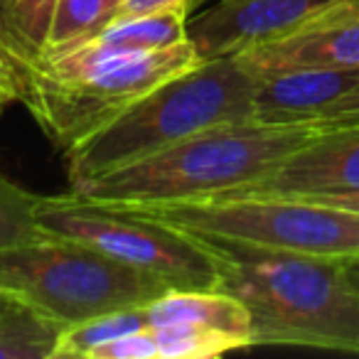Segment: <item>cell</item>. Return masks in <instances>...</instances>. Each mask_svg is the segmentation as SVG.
Listing matches in <instances>:
<instances>
[{"label": "cell", "instance_id": "6da1fadb", "mask_svg": "<svg viewBox=\"0 0 359 359\" xmlns=\"http://www.w3.org/2000/svg\"><path fill=\"white\" fill-rule=\"evenodd\" d=\"M332 130L323 121L259 123L234 121L205 128L148 158L69 187L67 195L91 205L138 207L195 202L261 180L290 153Z\"/></svg>", "mask_w": 359, "mask_h": 359}, {"label": "cell", "instance_id": "7a4b0ae2", "mask_svg": "<svg viewBox=\"0 0 359 359\" xmlns=\"http://www.w3.org/2000/svg\"><path fill=\"white\" fill-rule=\"evenodd\" d=\"M207 241L222 259L219 288L251 313V347L288 344L359 354V290L347 280L344 261Z\"/></svg>", "mask_w": 359, "mask_h": 359}, {"label": "cell", "instance_id": "3957f363", "mask_svg": "<svg viewBox=\"0 0 359 359\" xmlns=\"http://www.w3.org/2000/svg\"><path fill=\"white\" fill-rule=\"evenodd\" d=\"M18 101L67 153L165 79L200 65L190 40L155 52H89L72 47L52 57H6Z\"/></svg>", "mask_w": 359, "mask_h": 359}, {"label": "cell", "instance_id": "277c9868", "mask_svg": "<svg viewBox=\"0 0 359 359\" xmlns=\"http://www.w3.org/2000/svg\"><path fill=\"white\" fill-rule=\"evenodd\" d=\"M251 96L254 76L234 57L205 60L170 76L67 150L69 187L212 126L251 121Z\"/></svg>", "mask_w": 359, "mask_h": 359}, {"label": "cell", "instance_id": "5b68a950", "mask_svg": "<svg viewBox=\"0 0 359 359\" xmlns=\"http://www.w3.org/2000/svg\"><path fill=\"white\" fill-rule=\"evenodd\" d=\"M165 290V280L65 236L37 234L0 246V293L32 305L62 327L148 305Z\"/></svg>", "mask_w": 359, "mask_h": 359}, {"label": "cell", "instance_id": "8992f818", "mask_svg": "<svg viewBox=\"0 0 359 359\" xmlns=\"http://www.w3.org/2000/svg\"><path fill=\"white\" fill-rule=\"evenodd\" d=\"M123 210L140 212L205 239L241 241L261 249L339 261L359 256V215L303 195L207 197Z\"/></svg>", "mask_w": 359, "mask_h": 359}, {"label": "cell", "instance_id": "52a82bcc", "mask_svg": "<svg viewBox=\"0 0 359 359\" xmlns=\"http://www.w3.org/2000/svg\"><path fill=\"white\" fill-rule=\"evenodd\" d=\"M35 224L40 234L89 244L170 288H219L222 259L210 241L140 212L91 205L72 195L40 197Z\"/></svg>", "mask_w": 359, "mask_h": 359}, {"label": "cell", "instance_id": "ba28073f", "mask_svg": "<svg viewBox=\"0 0 359 359\" xmlns=\"http://www.w3.org/2000/svg\"><path fill=\"white\" fill-rule=\"evenodd\" d=\"M347 0H212L187 22V37L200 60L231 57L295 30Z\"/></svg>", "mask_w": 359, "mask_h": 359}, {"label": "cell", "instance_id": "9c48e42d", "mask_svg": "<svg viewBox=\"0 0 359 359\" xmlns=\"http://www.w3.org/2000/svg\"><path fill=\"white\" fill-rule=\"evenodd\" d=\"M251 76L293 69H359V0H347L295 30L231 55Z\"/></svg>", "mask_w": 359, "mask_h": 359}, {"label": "cell", "instance_id": "30bf717a", "mask_svg": "<svg viewBox=\"0 0 359 359\" xmlns=\"http://www.w3.org/2000/svg\"><path fill=\"white\" fill-rule=\"evenodd\" d=\"M359 187V126L332 128L290 153L261 180L217 197L303 195Z\"/></svg>", "mask_w": 359, "mask_h": 359}, {"label": "cell", "instance_id": "8fae6325", "mask_svg": "<svg viewBox=\"0 0 359 359\" xmlns=\"http://www.w3.org/2000/svg\"><path fill=\"white\" fill-rule=\"evenodd\" d=\"M357 81L359 69H293L254 76L251 121L271 126L308 123Z\"/></svg>", "mask_w": 359, "mask_h": 359}, {"label": "cell", "instance_id": "7c38bea8", "mask_svg": "<svg viewBox=\"0 0 359 359\" xmlns=\"http://www.w3.org/2000/svg\"><path fill=\"white\" fill-rule=\"evenodd\" d=\"M150 325H195L241 337L251 347V313L222 288H170L145 305Z\"/></svg>", "mask_w": 359, "mask_h": 359}, {"label": "cell", "instance_id": "4fadbf2b", "mask_svg": "<svg viewBox=\"0 0 359 359\" xmlns=\"http://www.w3.org/2000/svg\"><path fill=\"white\" fill-rule=\"evenodd\" d=\"M187 37V13L163 11L111 18L94 37L76 47L89 52H155L180 45Z\"/></svg>", "mask_w": 359, "mask_h": 359}, {"label": "cell", "instance_id": "5bb4252c", "mask_svg": "<svg viewBox=\"0 0 359 359\" xmlns=\"http://www.w3.org/2000/svg\"><path fill=\"white\" fill-rule=\"evenodd\" d=\"M60 332V323L13 300L0 313V359H52Z\"/></svg>", "mask_w": 359, "mask_h": 359}, {"label": "cell", "instance_id": "9a60e30c", "mask_svg": "<svg viewBox=\"0 0 359 359\" xmlns=\"http://www.w3.org/2000/svg\"><path fill=\"white\" fill-rule=\"evenodd\" d=\"M57 0H0V42L11 57L35 60L45 52Z\"/></svg>", "mask_w": 359, "mask_h": 359}, {"label": "cell", "instance_id": "2e32d148", "mask_svg": "<svg viewBox=\"0 0 359 359\" xmlns=\"http://www.w3.org/2000/svg\"><path fill=\"white\" fill-rule=\"evenodd\" d=\"M148 313L145 305H135V308L114 310V313L96 315V318L81 320V323L67 325L62 327L60 337L55 342V352L52 359L60 357H74V359H89L91 352L101 344L111 342L116 337H123L135 330L148 327Z\"/></svg>", "mask_w": 359, "mask_h": 359}, {"label": "cell", "instance_id": "e0dca14e", "mask_svg": "<svg viewBox=\"0 0 359 359\" xmlns=\"http://www.w3.org/2000/svg\"><path fill=\"white\" fill-rule=\"evenodd\" d=\"M114 18L109 0H57L50 35L40 57H52L94 37Z\"/></svg>", "mask_w": 359, "mask_h": 359}, {"label": "cell", "instance_id": "ac0fdd59", "mask_svg": "<svg viewBox=\"0 0 359 359\" xmlns=\"http://www.w3.org/2000/svg\"><path fill=\"white\" fill-rule=\"evenodd\" d=\"M155 342V359H207L246 349L241 337L195 325H150Z\"/></svg>", "mask_w": 359, "mask_h": 359}, {"label": "cell", "instance_id": "d6986e66", "mask_svg": "<svg viewBox=\"0 0 359 359\" xmlns=\"http://www.w3.org/2000/svg\"><path fill=\"white\" fill-rule=\"evenodd\" d=\"M37 202L40 195H32L30 190L0 175V246L40 234L35 224Z\"/></svg>", "mask_w": 359, "mask_h": 359}, {"label": "cell", "instance_id": "ffe728a7", "mask_svg": "<svg viewBox=\"0 0 359 359\" xmlns=\"http://www.w3.org/2000/svg\"><path fill=\"white\" fill-rule=\"evenodd\" d=\"M89 359H155V342L150 325L101 344L91 352Z\"/></svg>", "mask_w": 359, "mask_h": 359}, {"label": "cell", "instance_id": "44dd1931", "mask_svg": "<svg viewBox=\"0 0 359 359\" xmlns=\"http://www.w3.org/2000/svg\"><path fill=\"white\" fill-rule=\"evenodd\" d=\"M315 121H323L330 128H344V126H359V81L352 84L342 96L332 101L327 111L318 116Z\"/></svg>", "mask_w": 359, "mask_h": 359}, {"label": "cell", "instance_id": "7402d4cb", "mask_svg": "<svg viewBox=\"0 0 359 359\" xmlns=\"http://www.w3.org/2000/svg\"><path fill=\"white\" fill-rule=\"evenodd\" d=\"M190 3H192V0H118L114 18L145 15V13H163V11L187 13Z\"/></svg>", "mask_w": 359, "mask_h": 359}, {"label": "cell", "instance_id": "603a6c76", "mask_svg": "<svg viewBox=\"0 0 359 359\" xmlns=\"http://www.w3.org/2000/svg\"><path fill=\"white\" fill-rule=\"evenodd\" d=\"M303 197L318 200L323 205L339 207L344 212H354L359 215V187H349V190H320V192H303Z\"/></svg>", "mask_w": 359, "mask_h": 359}, {"label": "cell", "instance_id": "cb8c5ba5", "mask_svg": "<svg viewBox=\"0 0 359 359\" xmlns=\"http://www.w3.org/2000/svg\"><path fill=\"white\" fill-rule=\"evenodd\" d=\"M18 101V91H15V79L8 69L0 67V116L6 114V109Z\"/></svg>", "mask_w": 359, "mask_h": 359}, {"label": "cell", "instance_id": "d4e9b609", "mask_svg": "<svg viewBox=\"0 0 359 359\" xmlns=\"http://www.w3.org/2000/svg\"><path fill=\"white\" fill-rule=\"evenodd\" d=\"M344 273H347V280L359 290V256L354 259H347L344 261Z\"/></svg>", "mask_w": 359, "mask_h": 359}, {"label": "cell", "instance_id": "484cf974", "mask_svg": "<svg viewBox=\"0 0 359 359\" xmlns=\"http://www.w3.org/2000/svg\"><path fill=\"white\" fill-rule=\"evenodd\" d=\"M11 303H13V298H11V295L0 293V313H3V310H6V308H8V305H11Z\"/></svg>", "mask_w": 359, "mask_h": 359}, {"label": "cell", "instance_id": "4316f807", "mask_svg": "<svg viewBox=\"0 0 359 359\" xmlns=\"http://www.w3.org/2000/svg\"><path fill=\"white\" fill-rule=\"evenodd\" d=\"M0 67H3V69H8V62H6V50H3V42H0ZM11 72V69H8Z\"/></svg>", "mask_w": 359, "mask_h": 359}, {"label": "cell", "instance_id": "83f0119b", "mask_svg": "<svg viewBox=\"0 0 359 359\" xmlns=\"http://www.w3.org/2000/svg\"><path fill=\"white\" fill-rule=\"evenodd\" d=\"M111 6H114V13H116V6H118V0H109Z\"/></svg>", "mask_w": 359, "mask_h": 359}]
</instances>
